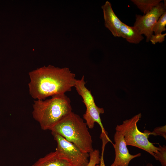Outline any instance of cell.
Instances as JSON below:
<instances>
[{"label":"cell","mask_w":166,"mask_h":166,"mask_svg":"<svg viewBox=\"0 0 166 166\" xmlns=\"http://www.w3.org/2000/svg\"><path fill=\"white\" fill-rule=\"evenodd\" d=\"M29 92L36 100H44L49 97L65 94L71 90L77 80L76 75L67 67L49 65L29 73Z\"/></svg>","instance_id":"1"},{"label":"cell","mask_w":166,"mask_h":166,"mask_svg":"<svg viewBox=\"0 0 166 166\" xmlns=\"http://www.w3.org/2000/svg\"><path fill=\"white\" fill-rule=\"evenodd\" d=\"M33 108V117L44 130H50L72 112L70 100L65 94L55 95L48 99L35 100Z\"/></svg>","instance_id":"2"},{"label":"cell","mask_w":166,"mask_h":166,"mask_svg":"<svg viewBox=\"0 0 166 166\" xmlns=\"http://www.w3.org/2000/svg\"><path fill=\"white\" fill-rule=\"evenodd\" d=\"M77 147L82 152L89 153L93 148L92 136L84 120L72 112L50 129Z\"/></svg>","instance_id":"3"},{"label":"cell","mask_w":166,"mask_h":166,"mask_svg":"<svg viewBox=\"0 0 166 166\" xmlns=\"http://www.w3.org/2000/svg\"><path fill=\"white\" fill-rule=\"evenodd\" d=\"M141 117V113H139L130 119L123 121L121 124L116 126V131L123 135L127 145L142 149L153 156L154 153L158 151L159 148L149 141L151 132L145 130L142 132L138 129L137 123Z\"/></svg>","instance_id":"4"},{"label":"cell","mask_w":166,"mask_h":166,"mask_svg":"<svg viewBox=\"0 0 166 166\" xmlns=\"http://www.w3.org/2000/svg\"><path fill=\"white\" fill-rule=\"evenodd\" d=\"M85 84L84 76H83L80 79L77 80L74 86L82 97L86 108L85 112L83 115V118L85 120L88 128H93L96 122L100 126L101 132L105 133L106 131L102 123L100 116L101 114L104 113V109L96 105L91 91L85 86Z\"/></svg>","instance_id":"5"},{"label":"cell","mask_w":166,"mask_h":166,"mask_svg":"<svg viewBox=\"0 0 166 166\" xmlns=\"http://www.w3.org/2000/svg\"><path fill=\"white\" fill-rule=\"evenodd\" d=\"M57 143L56 150L67 159L73 166H87L89 153L82 152L77 147L59 134L51 132Z\"/></svg>","instance_id":"6"},{"label":"cell","mask_w":166,"mask_h":166,"mask_svg":"<svg viewBox=\"0 0 166 166\" xmlns=\"http://www.w3.org/2000/svg\"><path fill=\"white\" fill-rule=\"evenodd\" d=\"M166 0L161 2L146 14L141 15L136 14L133 27L140 34L146 37V41H149L153 34V27L161 16L166 11Z\"/></svg>","instance_id":"7"},{"label":"cell","mask_w":166,"mask_h":166,"mask_svg":"<svg viewBox=\"0 0 166 166\" xmlns=\"http://www.w3.org/2000/svg\"><path fill=\"white\" fill-rule=\"evenodd\" d=\"M114 139L115 143L112 144L115 150V157L110 166H129L132 160L141 156L140 153L135 155L129 153L124 136L120 132L116 131Z\"/></svg>","instance_id":"8"},{"label":"cell","mask_w":166,"mask_h":166,"mask_svg":"<svg viewBox=\"0 0 166 166\" xmlns=\"http://www.w3.org/2000/svg\"><path fill=\"white\" fill-rule=\"evenodd\" d=\"M105 26L115 37H120V30L122 22L113 11L111 4L106 1L102 6Z\"/></svg>","instance_id":"9"},{"label":"cell","mask_w":166,"mask_h":166,"mask_svg":"<svg viewBox=\"0 0 166 166\" xmlns=\"http://www.w3.org/2000/svg\"><path fill=\"white\" fill-rule=\"evenodd\" d=\"M32 166H73L56 150L39 159Z\"/></svg>","instance_id":"10"},{"label":"cell","mask_w":166,"mask_h":166,"mask_svg":"<svg viewBox=\"0 0 166 166\" xmlns=\"http://www.w3.org/2000/svg\"><path fill=\"white\" fill-rule=\"evenodd\" d=\"M120 37L125 39L130 43L135 44L139 43L144 39L133 26H128L122 22L120 28Z\"/></svg>","instance_id":"11"},{"label":"cell","mask_w":166,"mask_h":166,"mask_svg":"<svg viewBox=\"0 0 166 166\" xmlns=\"http://www.w3.org/2000/svg\"><path fill=\"white\" fill-rule=\"evenodd\" d=\"M131 1L144 15L157 6L162 0H131Z\"/></svg>","instance_id":"12"},{"label":"cell","mask_w":166,"mask_h":166,"mask_svg":"<svg viewBox=\"0 0 166 166\" xmlns=\"http://www.w3.org/2000/svg\"><path fill=\"white\" fill-rule=\"evenodd\" d=\"M166 11L160 17L153 28V32L155 34H161L166 30Z\"/></svg>","instance_id":"13"},{"label":"cell","mask_w":166,"mask_h":166,"mask_svg":"<svg viewBox=\"0 0 166 166\" xmlns=\"http://www.w3.org/2000/svg\"><path fill=\"white\" fill-rule=\"evenodd\" d=\"M159 149L154 153L153 157L156 160L159 161L162 166H166V146L159 144Z\"/></svg>","instance_id":"14"},{"label":"cell","mask_w":166,"mask_h":166,"mask_svg":"<svg viewBox=\"0 0 166 166\" xmlns=\"http://www.w3.org/2000/svg\"><path fill=\"white\" fill-rule=\"evenodd\" d=\"M89 159L87 166H95L100 163V152L98 149H94L89 153Z\"/></svg>","instance_id":"15"},{"label":"cell","mask_w":166,"mask_h":166,"mask_svg":"<svg viewBox=\"0 0 166 166\" xmlns=\"http://www.w3.org/2000/svg\"><path fill=\"white\" fill-rule=\"evenodd\" d=\"M100 138L102 141V151L100 156V163L96 164L95 166H106L104 160V152L106 144L109 142H112L109 139L108 135L105 134H101Z\"/></svg>","instance_id":"16"},{"label":"cell","mask_w":166,"mask_h":166,"mask_svg":"<svg viewBox=\"0 0 166 166\" xmlns=\"http://www.w3.org/2000/svg\"><path fill=\"white\" fill-rule=\"evenodd\" d=\"M151 135L155 136H160L163 137L166 140V125L155 128L152 132H151Z\"/></svg>","instance_id":"17"},{"label":"cell","mask_w":166,"mask_h":166,"mask_svg":"<svg viewBox=\"0 0 166 166\" xmlns=\"http://www.w3.org/2000/svg\"><path fill=\"white\" fill-rule=\"evenodd\" d=\"M166 35V33L154 35L153 34L151 37L149 41L154 45H155L157 42L162 43L164 41Z\"/></svg>","instance_id":"18"},{"label":"cell","mask_w":166,"mask_h":166,"mask_svg":"<svg viewBox=\"0 0 166 166\" xmlns=\"http://www.w3.org/2000/svg\"><path fill=\"white\" fill-rule=\"evenodd\" d=\"M145 166H154L153 164H152V163H148Z\"/></svg>","instance_id":"19"}]
</instances>
